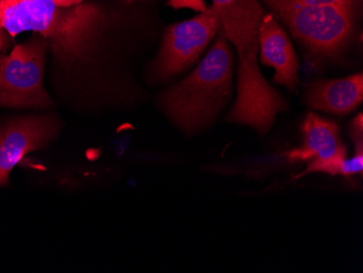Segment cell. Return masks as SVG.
Here are the masks:
<instances>
[{"label":"cell","instance_id":"6","mask_svg":"<svg viewBox=\"0 0 363 273\" xmlns=\"http://www.w3.org/2000/svg\"><path fill=\"white\" fill-rule=\"evenodd\" d=\"M220 30V19L213 5L186 21L167 28L158 56L148 69L150 79L164 82L197 62Z\"/></svg>","mask_w":363,"mask_h":273},{"label":"cell","instance_id":"7","mask_svg":"<svg viewBox=\"0 0 363 273\" xmlns=\"http://www.w3.org/2000/svg\"><path fill=\"white\" fill-rule=\"evenodd\" d=\"M301 132L303 144L286 154L289 162H308L307 169L299 177L315 172L346 177L362 174V155H354L348 160L347 150L335 122L309 112L301 126Z\"/></svg>","mask_w":363,"mask_h":273},{"label":"cell","instance_id":"9","mask_svg":"<svg viewBox=\"0 0 363 273\" xmlns=\"http://www.w3.org/2000/svg\"><path fill=\"white\" fill-rule=\"evenodd\" d=\"M260 61L275 70L273 82L294 91L299 83V63L284 26L264 12L258 28Z\"/></svg>","mask_w":363,"mask_h":273},{"label":"cell","instance_id":"1","mask_svg":"<svg viewBox=\"0 0 363 273\" xmlns=\"http://www.w3.org/2000/svg\"><path fill=\"white\" fill-rule=\"evenodd\" d=\"M220 19V30L235 47L238 58L236 101L228 120L266 134L287 103L264 79L258 66V28L262 19L260 0H212Z\"/></svg>","mask_w":363,"mask_h":273},{"label":"cell","instance_id":"12","mask_svg":"<svg viewBox=\"0 0 363 273\" xmlns=\"http://www.w3.org/2000/svg\"><path fill=\"white\" fill-rule=\"evenodd\" d=\"M350 135L356 147V154L363 152V116L359 113L350 124Z\"/></svg>","mask_w":363,"mask_h":273},{"label":"cell","instance_id":"14","mask_svg":"<svg viewBox=\"0 0 363 273\" xmlns=\"http://www.w3.org/2000/svg\"><path fill=\"white\" fill-rule=\"evenodd\" d=\"M52 1L60 7H73V6L83 3L84 0H52Z\"/></svg>","mask_w":363,"mask_h":273},{"label":"cell","instance_id":"11","mask_svg":"<svg viewBox=\"0 0 363 273\" xmlns=\"http://www.w3.org/2000/svg\"><path fill=\"white\" fill-rule=\"evenodd\" d=\"M261 3L268 7L274 4L283 3H298V4H312V5H324V4H331V5L342 6L348 8L352 11L358 12L359 6L361 0H260Z\"/></svg>","mask_w":363,"mask_h":273},{"label":"cell","instance_id":"5","mask_svg":"<svg viewBox=\"0 0 363 273\" xmlns=\"http://www.w3.org/2000/svg\"><path fill=\"white\" fill-rule=\"evenodd\" d=\"M48 42L36 34L0 58V107L46 109L54 105L44 87Z\"/></svg>","mask_w":363,"mask_h":273},{"label":"cell","instance_id":"10","mask_svg":"<svg viewBox=\"0 0 363 273\" xmlns=\"http://www.w3.org/2000/svg\"><path fill=\"white\" fill-rule=\"evenodd\" d=\"M362 73L342 79H317L306 89L305 101L312 109L335 116H346L362 103Z\"/></svg>","mask_w":363,"mask_h":273},{"label":"cell","instance_id":"8","mask_svg":"<svg viewBox=\"0 0 363 273\" xmlns=\"http://www.w3.org/2000/svg\"><path fill=\"white\" fill-rule=\"evenodd\" d=\"M60 128V120L52 115L23 116L1 122L0 186L9 184L10 173L24 156L46 148Z\"/></svg>","mask_w":363,"mask_h":273},{"label":"cell","instance_id":"3","mask_svg":"<svg viewBox=\"0 0 363 273\" xmlns=\"http://www.w3.org/2000/svg\"><path fill=\"white\" fill-rule=\"evenodd\" d=\"M222 30L197 68L160 94L159 108L187 135L211 126L233 94L234 56Z\"/></svg>","mask_w":363,"mask_h":273},{"label":"cell","instance_id":"4","mask_svg":"<svg viewBox=\"0 0 363 273\" xmlns=\"http://www.w3.org/2000/svg\"><path fill=\"white\" fill-rule=\"evenodd\" d=\"M267 8L301 45L312 66L340 60L356 33L358 12L342 6L283 3Z\"/></svg>","mask_w":363,"mask_h":273},{"label":"cell","instance_id":"13","mask_svg":"<svg viewBox=\"0 0 363 273\" xmlns=\"http://www.w3.org/2000/svg\"><path fill=\"white\" fill-rule=\"evenodd\" d=\"M170 5L173 8H191V9L203 11L206 9V4L203 0H170Z\"/></svg>","mask_w":363,"mask_h":273},{"label":"cell","instance_id":"2","mask_svg":"<svg viewBox=\"0 0 363 273\" xmlns=\"http://www.w3.org/2000/svg\"><path fill=\"white\" fill-rule=\"evenodd\" d=\"M103 23L101 10L89 4L60 7L52 0H0V32L11 38L28 30L44 36L62 67L91 60Z\"/></svg>","mask_w":363,"mask_h":273}]
</instances>
